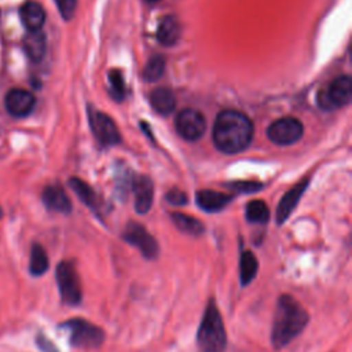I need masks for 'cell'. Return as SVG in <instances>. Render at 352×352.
<instances>
[{
  "instance_id": "obj_4",
  "label": "cell",
  "mask_w": 352,
  "mask_h": 352,
  "mask_svg": "<svg viewBox=\"0 0 352 352\" xmlns=\"http://www.w3.org/2000/svg\"><path fill=\"white\" fill-rule=\"evenodd\" d=\"M69 336V344L80 349H98L102 346L106 334L102 327L84 318H72L58 324Z\"/></svg>"
},
{
  "instance_id": "obj_30",
  "label": "cell",
  "mask_w": 352,
  "mask_h": 352,
  "mask_svg": "<svg viewBox=\"0 0 352 352\" xmlns=\"http://www.w3.org/2000/svg\"><path fill=\"white\" fill-rule=\"evenodd\" d=\"M230 187H232L234 190H236L239 192L250 194V192H254V191L260 190L263 186L260 183H256V182H236V183L230 184Z\"/></svg>"
},
{
  "instance_id": "obj_2",
  "label": "cell",
  "mask_w": 352,
  "mask_h": 352,
  "mask_svg": "<svg viewBox=\"0 0 352 352\" xmlns=\"http://www.w3.org/2000/svg\"><path fill=\"white\" fill-rule=\"evenodd\" d=\"M308 322L309 315L305 308L292 294H282L278 298L271 327L272 346L282 349L289 345L302 333Z\"/></svg>"
},
{
  "instance_id": "obj_27",
  "label": "cell",
  "mask_w": 352,
  "mask_h": 352,
  "mask_svg": "<svg viewBox=\"0 0 352 352\" xmlns=\"http://www.w3.org/2000/svg\"><path fill=\"white\" fill-rule=\"evenodd\" d=\"M36 345L41 352H60L58 346L48 338L43 331H37L36 334Z\"/></svg>"
},
{
  "instance_id": "obj_12",
  "label": "cell",
  "mask_w": 352,
  "mask_h": 352,
  "mask_svg": "<svg viewBox=\"0 0 352 352\" xmlns=\"http://www.w3.org/2000/svg\"><path fill=\"white\" fill-rule=\"evenodd\" d=\"M132 191L135 195V209L144 214L150 210L154 198V186L147 176H135L132 179Z\"/></svg>"
},
{
  "instance_id": "obj_19",
  "label": "cell",
  "mask_w": 352,
  "mask_h": 352,
  "mask_svg": "<svg viewBox=\"0 0 352 352\" xmlns=\"http://www.w3.org/2000/svg\"><path fill=\"white\" fill-rule=\"evenodd\" d=\"M45 48H47L45 34L41 30L28 32V34L23 38V50L32 60L34 62L41 60V58L45 54Z\"/></svg>"
},
{
  "instance_id": "obj_31",
  "label": "cell",
  "mask_w": 352,
  "mask_h": 352,
  "mask_svg": "<svg viewBox=\"0 0 352 352\" xmlns=\"http://www.w3.org/2000/svg\"><path fill=\"white\" fill-rule=\"evenodd\" d=\"M3 217V210H1V208H0V219Z\"/></svg>"
},
{
  "instance_id": "obj_14",
  "label": "cell",
  "mask_w": 352,
  "mask_h": 352,
  "mask_svg": "<svg viewBox=\"0 0 352 352\" xmlns=\"http://www.w3.org/2000/svg\"><path fill=\"white\" fill-rule=\"evenodd\" d=\"M308 179L300 182L298 184H296L293 188H290L283 197L282 199L279 201V205H278V209H276V223L280 226L283 224L289 216L293 213L294 208L297 206L298 201L301 199L305 188L308 187Z\"/></svg>"
},
{
  "instance_id": "obj_8",
  "label": "cell",
  "mask_w": 352,
  "mask_h": 352,
  "mask_svg": "<svg viewBox=\"0 0 352 352\" xmlns=\"http://www.w3.org/2000/svg\"><path fill=\"white\" fill-rule=\"evenodd\" d=\"M302 132L304 128L301 121L294 117L279 118L274 121L267 129L268 139L279 146H289L296 143L302 136Z\"/></svg>"
},
{
  "instance_id": "obj_21",
  "label": "cell",
  "mask_w": 352,
  "mask_h": 352,
  "mask_svg": "<svg viewBox=\"0 0 352 352\" xmlns=\"http://www.w3.org/2000/svg\"><path fill=\"white\" fill-rule=\"evenodd\" d=\"M258 271V260L250 250H243L239 254V280L242 286H248Z\"/></svg>"
},
{
  "instance_id": "obj_6",
  "label": "cell",
  "mask_w": 352,
  "mask_h": 352,
  "mask_svg": "<svg viewBox=\"0 0 352 352\" xmlns=\"http://www.w3.org/2000/svg\"><path fill=\"white\" fill-rule=\"evenodd\" d=\"M352 81L349 76H340L318 92V103L324 110H334L351 102Z\"/></svg>"
},
{
  "instance_id": "obj_1",
  "label": "cell",
  "mask_w": 352,
  "mask_h": 352,
  "mask_svg": "<svg viewBox=\"0 0 352 352\" xmlns=\"http://www.w3.org/2000/svg\"><path fill=\"white\" fill-rule=\"evenodd\" d=\"M253 139V124L238 110H223L213 124V142L226 154L243 151Z\"/></svg>"
},
{
  "instance_id": "obj_5",
  "label": "cell",
  "mask_w": 352,
  "mask_h": 352,
  "mask_svg": "<svg viewBox=\"0 0 352 352\" xmlns=\"http://www.w3.org/2000/svg\"><path fill=\"white\" fill-rule=\"evenodd\" d=\"M55 279L59 290V296L63 304L69 307L80 305L82 300V289L80 276L74 261L62 260L55 270Z\"/></svg>"
},
{
  "instance_id": "obj_11",
  "label": "cell",
  "mask_w": 352,
  "mask_h": 352,
  "mask_svg": "<svg viewBox=\"0 0 352 352\" xmlns=\"http://www.w3.org/2000/svg\"><path fill=\"white\" fill-rule=\"evenodd\" d=\"M6 109L14 117H25L28 116L36 103V99L32 92L23 88H12L7 92L6 99Z\"/></svg>"
},
{
  "instance_id": "obj_3",
  "label": "cell",
  "mask_w": 352,
  "mask_h": 352,
  "mask_svg": "<svg viewBox=\"0 0 352 352\" xmlns=\"http://www.w3.org/2000/svg\"><path fill=\"white\" fill-rule=\"evenodd\" d=\"M197 345L202 352H224L227 348V331L213 298L205 307L197 331Z\"/></svg>"
},
{
  "instance_id": "obj_9",
  "label": "cell",
  "mask_w": 352,
  "mask_h": 352,
  "mask_svg": "<svg viewBox=\"0 0 352 352\" xmlns=\"http://www.w3.org/2000/svg\"><path fill=\"white\" fill-rule=\"evenodd\" d=\"M177 133L190 142L198 140L205 129H206V121L202 113H199L195 109H183L175 121Z\"/></svg>"
},
{
  "instance_id": "obj_22",
  "label": "cell",
  "mask_w": 352,
  "mask_h": 352,
  "mask_svg": "<svg viewBox=\"0 0 352 352\" xmlns=\"http://www.w3.org/2000/svg\"><path fill=\"white\" fill-rule=\"evenodd\" d=\"M170 220L173 221V224L183 232L188 234V235H202L205 232V226L195 217L186 214V213H180V212H173L170 213Z\"/></svg>"
},
{
  "instance_id": "obj_13",
  "label": "cell",
  "mask_w": 352,
  "mask_h": 352,
  "mask_svg": "<svg viewBox=\"0 0 352 352\" xmlns=\"http://www.w3.org/2000/svg\"><path fill=\"white\" fill-rule=\"evenodd\" d=\"M41 199L45 208L51 212H56L62 214H69L72 212V201L60 186H56V184L47 186L43 190Z\"/></svg>"
},
{
  "instance_id": "obj_17",
  "label": "cell",
  "mask_w": 352,
  "mask_h": 352,
  "mask_svg": "<svg viewBox=\"0 0 352 352\" xmlns=\"http://www.w3.org/2000/svg\"><path fill=\"white\" fill-rule=\"evenodd\" d=\"M180 33H182V28H180L177 18L168 15L158 25L157 38L162 45L170 47L179 41Z\"/></svg>"
},
{
  "instance_id": "obj_25",
  "label": "cell",
  "mask_w": 352,
  "mask_h": 352,
  "mask_svg": "<svg viewBox=\"0 0 352 352\" xmlns=\"http://www.w3.org/2000/svg\"><path fill=\"white\" fill-rule=\"evenodd\" d=\"M165 69V59L162 55H154L148 59L143 69V78L146 81H155L158 80Z\"/></svg>"
},
{
  "instance_id": "obj_32",
  "label": "cell",
  "mask_w": 352,
  "mask_h": 352,
  "mask_svg": "<svg viewBox=\"0 0 352 352\" xmlns=\"http://www.w3.org/2000/svg\"><path fill=\"white\" fill-rule=\"evenodd\" d=\"M146 1H150V3H154V1H158V0H146Z\"/></svg>"
},
{
  "instance_id": "obj_18",
  "label": "cell",
  "mask_w": 352,
  "mask_h": 352,
  "mask_svg": "<svg viewBox=\"0 0 352 352\" xmlns=\"http://www.w3.org/2000/svg\"><path fill=\"white\" fill-rule=\"evenodd\" d=\"M150 103L153 109L161 114L168 116L170 114L176 107V98L173 92L166 87H158L155 88L150 95Z\"/></svg>"
},
{
  "instance_id": "obj_20",
  "label": "cell",
  "mask_w": 352,
  "mask_h": 352,
  "mask_svg": "<svg viewBox=\"0 0 352 352\" xmlns=\"http://www.w3.org/2000/svg\"><path fill=\"white\" fill-rule=\"evenodd\" d=\"M50 268V258L41 243L33 242L29 254V274L32 276H41Z\"/></svg>"
},
{
  "instance_id": "obj_24",
  "label": "cell",
  "mask_w": 352,
  "mask_h": 352,
  "mask_svg": "<svg viewBox=\"0 0 352 352\" xmlns=\"http://www.w3.org/2000/svg\"><path fill=\"white\" fill-rule=\"evenodd\" d=\"M245 216L249 223L265 224L270 220V208L261 199H253L248 202L245 209Z\"/></svg>"
},
{
  "instance_id": "obj_7",
  "label": "cell",
  "mask_w": 352,
  "mask_h": 352,
  "mask_svg": "<svg viewBox=\"0 0 352 352\" xmlns=\"http://www.w3.org/2000/svg\"><path fill=\"white\" fill-rule=\"evenodd\" d=\"M122 238L125 242L135 246L147 260H154L160 254V245L157 239L146 230L144 226L136 221H129L126 224Z\"/></svg>"
},
{
  "instance_id": "obj_28",
  "label": "cell",
  "mask_w": 352,
  "mask_h": 352,
  "mask_svg": "<svg viewBox=\"0 0 352 352\" xmlns=\"http://www.w3.org/2000/svg\"><path fill=\"white\" fill-rule=\"evenodd\" d=\"M59 8V12L65 19H70L76 11L77 0H55Z\"/></svg>"
},
{
  "instance_id": "obj_26",
  "label": "cell",
  "mask_w": 352,
  "mask_h": 352,
  "mask_svg": "<svg viewBox=\"0 0 352 352\" xmlns=\"http://www.w3.org/2000/svg\"><path fill=\"white\" fill-rule=\"evenodd\" d=\"M109 81H110V95L116 100H122L125 96V81L122 77V73L120 70H111L109 73Z\"/></svg>"
},
{
  "instance_id": "obj_15",
  "label": "cell",
  "mask_w": 352,
  "mask_h": 352,
  "mask_svg": "<svg viewBox=\"0 0 352 352\" xmlns=\"http://www.w3.org/2000/svg\"><path fill=\"white\" fill-rule=\"evenodd\" d=\"M197 205L209 213H216L224 209L232 199V195L214 190H201L197 192Z\"/></svg>"
},
{
  "instance_id": "obj_29",
  "label": "cell",
  "mask_w": 352,
  "mask_h": 352,
  "mask_svg": "<svg viewBox=\"0 0 352 352\" xmlns=\"http://www.w3.org/2000/svg\"><path fill=\"white\" fill-rule=\"evenodd\" d=\"M166 201L170 204V205H176V206H182L184 204H187L188 198L186 195L184 191L179 190V188H172L168 191L166 194Z\"/></svg>"
},
{
  "instance_id": "obj_23",
  "label": "cell",
  "mask_w": 352,
  "mask_h": 352,
  "mask_svg": "<svg viewBox=\"0 0 352 352\" xmlns=\"http://www.w3.org/2000/svg\"><path fill=\"white\" fill-rule=\"evenodd\" d=\"M69 184L72 190L77 194V197L84 202V205H87L92 210H98V198L89 184H87L78 177H72L69 180Z\"/></svg>"
},
{
  "instance_id": "obj_10",
  "label": "cell",
  "mask_w": 352,
  "mask_h": 352,
  "mask_svg": "<svg viewBox=\"0 0 352 352\" xmlns=\"http://www.w3.org/2000/svg\"><path fill=\"white\" fill-rule=\"evenodd\" d=\"M89 124H91V129H92L95 138L103 146H113L120 142L121 136L117 129V125L104 113L91 110L89 111Z\"/></svg>"
},
{
  "instance_id": "obj_16",
  "label": "cell",
  "mask_w": 352,
  "mask_h": 352,
  "mask_svg": "<svg viewBox=\"0 0 352 352\" xmlns=\"http://www.w3.org/2000/svg\"><path fill=\"white\" fill-rule=\"evenodd\" d=\"M19 15L28 32L41 30V26L45 21V11L38 3L36 1L25 3L19 11Z\"/></svg>"
}]
</instances>
